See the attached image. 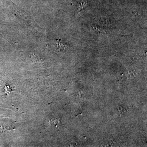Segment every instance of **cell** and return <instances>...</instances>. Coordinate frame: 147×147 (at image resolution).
I'll return each instance as SVG.
<instances>
[{
    "mask_svg": "<svg viewBox=\"0 0 147 147\" xmlns=\"http://www.w3.org/2000/svg\"><path fill=\"white\" fill-rule=\"evenodd\" d=\"M55 50L59 53H64L67 50L68 47L62 42L61 40L56 39L54 40Z\"/></svg>",
    "mask_w": 147,
    "mask_h": 147,
    "instance_id": "obj_1",
    "label": "cell"
},
{
    "mask_svg": "<svg viewBox=\"0 0 147 147\" xmlns=\"http://www.w3.org/2000/svg\"><path fill=\"white\" fill-rule=\"evenodd\" d=\"M31 57L32 59V60L34 61H40V60L39 58H38L36 55H35L34 54H33V53H31Z\"/></svg>",
    "mask_w": 147,
    "mask_h": 147,
    "instance_id": "obj_2",
    "label": "cell"
}]
</instances>
